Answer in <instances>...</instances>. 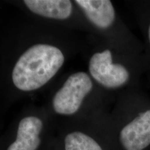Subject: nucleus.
I'll return each instance as SVG.
<instances>
[{
    "mask_svg": "<svg viewBox=\"0 0 150 150\" xmlns=\"http://www.w3.org/2000/svg\"><path fill=\"white\" fill-rule=\"evenodd\" d=\"M76 3L96 27L106 29L115 20V10L109 0H76Z\"/></svg>",
    "mask_w": 150,
    "mask_h": 150,
    "instance_id": "nucleus-6",
    "label": "nucleus"
},
{
    "mask_svg": "<svg viewBox=\"0 0 150 150\" xmlns=\"http://www.w3.org/2000/svg\"><path fill=\"white\" fill-rule=\"evenodd\" d=\"M65 150H102V147L91 137L83 133L74 131L65 138Z\"/></svg>",
    "mask_w": 150,
    "mask_h": 150,
    "instance_id": "nucleus-8",
    "label": "nucleus"
},
{
    "mask_svg": "<svg viewBox=\"0 0 150 150\" xmlns=\"http://www.w3.org/2000/svg\"><path fill=\"white\" fill-rule=\"evenodd\" d=\"M24 2L32 12L45 18L65 20L72 11V2L68 0H26Z\"/></svg>",
    "mask_w": 150,
    "mask_h": 150,
    "instance_id": "nucleus-7",
    "label": "nucleus"
},
{
    "mask_svg": "<svg viewBox=\"0 0 150 150\" xmlns=\"http://www.w3.org/2000/svg\"><path fill=\"white\" fill-rule=\"evenodd\" d=\"M149 42H150V25L149 27Z\"/></svg>",
    "mask_w": 150,
    "mask_h": 150,
    "instance_id": "nucleus-9",
    "label": "nucleus"
},
{
    "mask_svg": "<svg viewBox=\"0 0 150 150\" xmlns=\"http://www.w3.org/2000/svg\"><path fill=\"white\" fill-rule=\"evenodd\" d=\"M120 140L125 150H143L150 145V110L140 113L122 129Z\"/></svg>",
    "mask_w": 150,
    "mask_h": 150,
    "instance_id": "nucleus-4",
    "label": "nucleus"
},
{
    "mask_svg": "<svg viewBox=\"0 0 150 150\" xmlns=\"http://www.w3.org/2000/svg\"><path fill=\"white\" fill-rule=\"evenodd\" d=\"M42 122L33 116L24 117L20 122L16 141L7 150H36L40 144L39 137Z\"/></svg>",
    "mask_w": 150,
    "mask_h": 150,
    "instance_id": "nucleus-5",
    "label": "nucleus"
},
{
    "mask_svg": "<svg viewBox=\"0 0 150 150\" xmlns=\"http://www.w3.org/2000/svg\"><path fill=\"white\" fill-rule=\"evenodd\" d=\"M59 48L45 44L31 47L17 61L13 81L18 89L31 91L40 88L57 73L64 63Z\"/></svg>",
    "mask_w": 150,
    "mask_h": 150,
    "instance_id": "nucleus-1",
    "label": "nucleus"
},
{
    "mask_svg": "<svg viewBox=\"0 0 150 150\" xmlns=\"http://www.w3.org/2000/svg\"><path fill=\"white\" fill-rule=\"evenodd\" d=\"M89 71L92 76L101 85L108 88H115L125 84L129 74L123 65L113 64L110 50L96 53L89 63Z\"/></svg>",
    "mask_w": 150,
    "mask_h": 150,
    "instance_id": "nucleus-3",
    "label": "nucleus"
},
{
    "mask_svg": "<svg viewBox=\"0 0 150 150\" xmlns=\"http://www.w3.org/2000/svg\"><path fill=\"white\" fill-rule=\"evenodd\" d=\"M93 83L86 73L80 72L69 76L53 99V107L57 113L72 115L79 109L84 97L91 91Z\"/></svg>",
    "mask_w": 150,
    "mask_h": 150,
    "instance_id": "nucleus-2",
    "label": "nucleus"
}]
</instances>
